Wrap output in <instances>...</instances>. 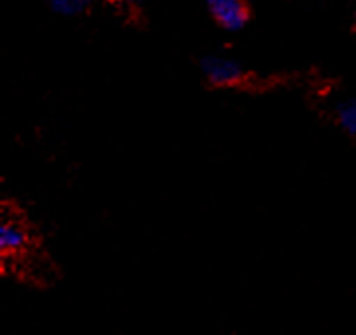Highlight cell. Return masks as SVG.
<instances>
[{
    "label": "cell",
    "instance_id": "1",
    "mask_svg": "<svg viewBox=\"0 0 356 335\" xmlns=\"http://www.w3.org/2000/svg\"><path fill=\"white\" fill-rule=\"evenodd\" d=\"M201 73L211 85L217 87H230L241 81L244 70H242L241 61L229 56H207L201 59Z\"/></svg>",
    "mask_w": 356,
    "mask_h": 335
},
{
    "label": "cell",
    "instance_id": "2",
    "mask_svg": "<svg viewBox=\"0 0 356 335\" xmlns=\"http://www.w3.org/2000/svg\"><path fill=\"white\" fill-rule=\"evenodd\" d=\"M205 4L218 26L229 32H238L248 22L244 0H205Z\"/></svg>",
    "mask_w": 356,
    "mask_h": 335
},
{
    "label": "cell",
    "instance_id": "3",
    "mask_svg": "<svg viewBox=\"0 0 356 335\" xmlns=\"http://www.w3.org/2000/svg\"><path fill=\"white\" fill-rule=\"evenodd\" d=\"M26 231L16 221H4L0 225V251L2 254H16L26 247Z\"/></svg>",
    "mask_w": 356,
    "mask_h": 335
},
{
    "label": "cell",
    "instance_id": "4",
    "mask_svg": "<svg viewBox=\"0 0 356 335\" xmlns=\"http://www.w3.org/2000/svg\"><path fill=\"white\" fill-rule=\"evenodd\" d=\"M337 120L341 128L348 132L350 137H356V101L346 99L337 107Z\"/></svg>",
    "mask_w": 356,
    "mask_h": 335
},
{
    "label": "cell",
    "instance_id": "5",
    "mask_svg": "<svg viewBox=\"0 0 356 335\" xmlns=\"http://www.w3.org/2000/svg\"><path fill=\"white\" fill-rule=\"evenodd\" d=\"M51 10L58 12L61 16H77L92 6L97 0H47Z\"/></svg>",
    "mask_w": 356,
    "mask_h": 335
},
{
    "label": "cell",
    "instance_id": "6",
    "mask_svg": "<svg viewBox=\"0 0 356 335\" xmlns=\"http://www.w3.org/2000/svg\"><path fill=\"white\" fill-rule=\"evenodd\" d=\"M128 2H132V4H144V2H149V0H128Z\"/></svg>",
    "mask_w": 356,
    "mask_h": 335
}]
</instances>
